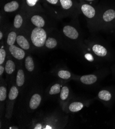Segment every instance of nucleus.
<instances>
[{"label": "nucleus", "mask_w": 115, "mask_h": 129, "mask_svg": "<svg viewBox=\"0 0 115 129\" xmlns=\"http://www.w3.org/2000/svg\"><path fill=\"white\" fill-rule=\"evenodd\" d=\"M47 38L45 30L42 28L36 27L32 31L31 40L34 46L41 47L44 45Z\"/></svg>", "instance_id": "obj_1"}, {"label": "nucleus", "mask_w": 115, "mask_h": 129, "mask_svg": "<svg viewBox=\"0 0 115 129\" xmlns=\"http://www.w3.org/2000/svg\"><path fill=\"white\" fill-rule=\"evenodd\" d=\"M19 91L17 86L12 85L9 89L8 95V100L6 102V111L5 116L7 118L10 119L13 111L14 105L16 99L19 95Z\"/></svg>", "instance_id": "obj_2"}, {"label": "nucleus", "mask_w": 115, "mask_h": 129, "mask_svg": "<svg viewBox=\"0 0 115 129\" xmlns=\"http://www.w3.org/2000/svg\"><path fill=\"white\" fill-rule=\"evenodd\" d=\"M9 51L12 57L18 60H21L25 58V53L24 49L19 48L15 45L9 46Z\"/></svg>", "instance_id": "obj_3"}, {"label": "nucleus", "mask_w": 115, "mask_h": 129, "mask_svg": "<svg viewBox=\"0 0 115 129\" xmlns=\"http://www.w3.org/2000/svg\"><path fill=\"white\" fill-rule=\"evenodd\" d=\"M42 100V97L40 94L35 93L33 94L30 98L29 101V108L32 111L36 110L40 105Z\"/></svg>", "instance_id": "obj_4"}, {"label": "nucleus", "mask_w": 115, "mask_h": 129, "mask_svg": "<svg viewBox=\"0 0 115 129\" xmlns=\"http://www.w3.org/2000/svg\"><path fill=\"white\" fill-rule=\"evenodd\" d=\"M63 33L68 38L75 40L79 37V33L74 27L70 25H66L63 28Z\"/></svg>", "instance_id": "obj_5"}, {"label": "nucleus", "mask_w": 115, "mask_h": 129, "mask_svg": "<svg viewBox=\"0 0 115 129\" xmlns=\"http://www.w3.org/2000/svg\"><path fill=\"white\" fill-rule=\"evenodd\" d=\"M5 74L7 79L14 74L16 71V64L11 59L7 60L5 65Z\"/></svg>", "instance_id": "obj_6"}, {"label": "nucleus", "mask_w": 115, "mask_h": 129, "mask_svg": "<svg viewBox=\"0 0 115 129\" xmlns=\"http://www.w3.org/2000/svg\"><path fill=\"white\" fill-rule=\"evenodd\" d=\"M83 14L88 18H93L96 15V11L93 7L88 4H84L81 7Z\"/></svg>", "instance_id": "obj_7"}, {"label": "nucleus", "mask_w": 115, "mask_h": 129, "mask_svg": "<svg viewBox=\"0 0 115 129\" xmlns=\"http://www.w3.org/2000/svg\"><path fill=\"white\" fill-rule=\"evenodd\" d=\"M25 83V73L22 69L19 68L17 72L16 84L18 87H22Z\"/></svg>", "instance_id": "obj_8"}, {"label": "nucleus", "mask_w": 115, "mask_h": 129, "mask_svg": "<svg viewBox=\"0 0 115 129\" xmlns=\"http://www.w3.org/2000/svg\"><path fill=\"white\" fill-rule=\"evenodd\" d=\"M98 80V77L97 76L94 74L87 75L82 76L80 78L81 82L86 85L93 84L96 82Z\"/></svg>", "instance_id": "obj_9"}, {"label": "nucleus", "mask_w": 115, "mask_h": 129, "mask_svg": "<svg viewBox=\"0 0 115 129\" xmlns=\"http://www.w3.org/2000/svg\"><path fill=\"white\" fill-rule=\"evenodd\" d=\"M7 89L6 85L4 84L1 83L0 87V104H1V111L2 109H4L5 108V102L7 98Z\"/></svg>", "instance_id": "obj_10"}, {"label": "nucleus", "mask_w": 115, "mask_h": 129, "mask_svg": "<svg viewBox=\"0 0 115 129\" xmlns=\"http://www.w3.org/2000/svg\"><path fill=\"white\" fill-rule=\"evenodd\" d=\"M16 42L20 47L24 50H29L30 48V43L27 39L24 36H18Z\"/></svg>", "instance_id": "obj_11"}, {"label": "nucleus", "mask_w": 115, "mask_h": 129, "mask_svg": "<svg viewBox=\"0 0 115 129\" xmlns=\"http://www.w3.org/2000/svg\"><path fill=\"white\" fill-rule=\"evenodd\" d=\"M31 21L36 27L42 28L44 26L45 22L43 18L39 15H34L32 17Z\"/></svg>", "instance_id": "obj_12"}, {"label": "nucleus", "mask_w": 115, "mask_h": 129, "mask_svg": "<svg viewBox=\"0 0 115 129\" xmlns=\"http://www.w3.org/2000/svg\"><path fill=\"white\" fill-rule=\"evenodd\" d=\"M93 50L96 55L101 57L106 56L107 53L106 49L104 46L99 44L94 45L93 47Z\"/></svg>", "instance_id": "obj_13"}, {"label": "nucleus", "mask_w": 115, "mask_h": 129, "mask_svg": "<svg viewBox=\"0 0 115 129\" xmlns=\"http://www.w3.org/2000/svg\"><path fill=\"white\" fill-rule=\"evenodd\" d=\"M24 67L27 71L30 73H32L34 71L35 69V63L31 56H28L25 58Z\"/></svg>", "instance_id": "obj_14"}, {"label": "nucleus", "mask_w": 115, "mask_h": 129, "mask_svg": "<svg viewBox=\"0 0 115 129\" xmlns=\"http://www.w3.org/2000/svg\"><path fill=\"white\" fill-rule=\"evenodd\" d=\"M19 5L17 1H13L6 4L4 6V9L6 12H11L16 11L18 9Z\"/></svg>", "instance_id": "obj_15"}, {"label": "nucleus", "mask_w": 115, "mask_h": 129, "mask_svg": "<svg viewBox=\"0 0 115 129\" xmlns=\"http://www.w3.org/2000/svg\"><path fill=\"white\" fill-rule=\"evenodd\" d=\"M84 107L82 102L75 101L72 102L68 107L69 110L71 112H78L81 111Z\"/></svg>", "instance_id": "obj_16"}, {"label": "nucleus", "mask_w": 115, "mask_h": 129, "mask_svg": "<svg viewBox=\"0 0 115 129\" xmlns=\"http://www.w3.org/2000/svg\"><path fill=\"white\" fill-rule=\"evenodd\" d=\"M115 18V11L110 9L106 10L103 15V19L106 22H109Z\"/></svg>", "instance_id": "obj_17"}, {"label": "nucleus", "mask_w": 115, "mask_h": 129, "mask_svg": "<svg viewBox=\"0 0 115 129\" xmlns=\"http://www.w3.org/2000/svg\"><path fill=\"white\" fill-rule=\"evenodd\" d=\"M17 33L14 31H11L10 32L7 36L6 43L9 46L14 45L17 40Z\"/></svg>", "instance_id": "obj_18"}, {"label": "nucleus", "mask_w": 115, "mask_h": 129, "mask_svg": "<svg viewBox=\"0 0 115 129\" xmlns=\"http://www.w3.org/2000/svg\"><path fill=\"white\" fill-rule=\"evenodd\" d=\"M99 98L103 101H108L111 98V93L107 90H102L98 94Z\"/></svg>", "instance_id": "obj_19"}, {"label": "nucleus", "mask_w": 115, "mask_h": 129, "mask_svg": "<svg viewBox=\"0 0 115 129\" xmlns=\"http://www.w3.org/2000/svg\"><path fill=\"white\" fill-rule=\"evenodd\" d=\"M61 85L59 83H55L51 86L49 91V94L50 95H54L59 94L61 91Z\"/></svg>", "instance_id": "obj_20"}, {"label": "nucleus", "mask_w": 115, "mask_h": 129, "mask_svg": "<svg viewBox=\"0 0 115 129\" xmlns=\"http://www.w3.org/2000/svg\"><path fill=\"white\" fill-rule=\"evenodd\" d=\"M69 95V88L67 86H63L60 92V98L62 101L66 100Z\"/></svg>", "instance_id": "obj_21"}, {"label": "nucleus", "mask_w": 115, "mask_h": 129, "mask_svg": "<svg viewBox=\"0 0 115 129\" xmlns=\"http://www.w3.org/2000/svg\"><path fill=\"white\" fill-rule=\"evenodd\" d=\"M57 45V41L54 38H48L45 42V46L49 49H53L56 47Z\"/></svg>", "instance_id": "obj_22"}, {"label": "nucleus", "mask_w": 115, "mask_h": 129, "mask_svg": "<svg viewBox=\"0 0 115 129\" xmlns=\"http://www.w3.org/2000/svg\"><path fill=\"white\" fill-rule=\"evenodd\" d=\"M57 76L60 79L68 80L71 78V74L69 71L67 70H61L58 72Z\"/></svg>", "instance_id": "obj_23"}, {"label": "nucleus", "mask_w": 115, "mask_h": 129, "mask_svg": "<svg viewBox=\"0 0 115 129\" xmlns=\"http://www.w3.org/2000/svg\"><path fill=\"white\" fill-rule=\"evenodd\" d=\"M23 22V19L22 16L20 15H17L15 18L14 21V26L15 28L19 29L22 26Z\"/></svg>", "instance_id": "obj_24"}, {"label": "nucleus", "mask_w": 115, "mask_h": 129, "mask_svg": "<svg viewBox=\"0 0 115 129\" xmlns=\"http://www.w3.org/2000/svg\"><path fill=\"white\" fill-rule=\"evenodd\" d=\"M62 7L64 9H69L72 6L71 0H60Z\"/></svg>", "instance_id": "obj_25"}, {"label": "nucleus", "mask_w": 115, "mask_h": 129, "mask_svg": "<svg viewBox=\"0 0 115 129\" xmlns=\"http://www.w3.org/2000/svg\"><path fill=\"white\" fill-rule=\"evenodd\" d=\"M6 53L4 48H1L0 49V65H3L5 63L6 59Z\"/></svg>", "instance_id": "obj_26"}, {"label": "nucleus", "mask_w": 115, "mask_h": 129, "mask_svg": "<svg viewBox=\"0 0 115 129\" xmlns=\"http://www.w3.org/2000/svg\"><path fill=\"white\" fill-rule=\"evenodd\" d=\"M38 1V0H27V2L29 6L33 7L36 4Z\"/></svg>", "instance_id": "obj_27"}, {"label": "nucleus", "mask_w": 115, "mask_h": 129, "mask_svg": "<svg viewBox=\"0 0 115 129\" xmlns=\"http://www.w3.org/2000/svg\"><path fill=\"white\" fill-rule=\"evenodd\" d=\"M4 72H5V66L3 65H0V76H1V80H2V76L4 74Z\"/></svg>", "instance_id": "obj_28"}, {"label": "nucleus", "mask_w": 115, "mask_h": 129, "mask_svg": "<svg viewBox=\"0 0 115 129\" xmlns=\"http://www.w3.org/2000/svg\"><path fill=\"white\" fill-rule=\"evenodd\" d=\"M85 58L89 61H94V59H93V57L91 55L89 54H87L85 55Z\"/></svg>", "instance_id": "obj_29"}, {"label": "nucleus", "mask_w": 115, "mask_h": 129, "mask_svg": "<svg viewBox=\"0 0 115 129\" xmlns=\"http://www.w3.org/2000/svg\"><path fill=\"white\" fill-rule=\"evenodd\" d=\"M46 1L50 4H56L57 3L58 0H46Z\"/></svg>", "instance_id": "obj_30"}, {"label": "nucleus", "mask_w": 115, "mask_h": 129, "mask_svg": "<svg viewBox=\"0 0 115 129\" xmlns=\"http://www.w3.org/2000/svg\"><path fill=\"white\" fill-rule=\"evenodd\" d=\"M3 37V34L2 31H0V40H2Z\"/></svg>", "instance_id": "obj_31"}, {"label": "nucleus", "mask_w": 115, "mask_h": 129, "mask_svg": "<svg viewBox=\"0 0 115 129\" xmlns=\"http://www.w3.org/2000/svg\"><path fill=\"white\" fill-rule=\"evenodd\" d=\"M86 1H94V0H86Z\"/></svg>", "instance_id": "obj_32"}]
</instances>
